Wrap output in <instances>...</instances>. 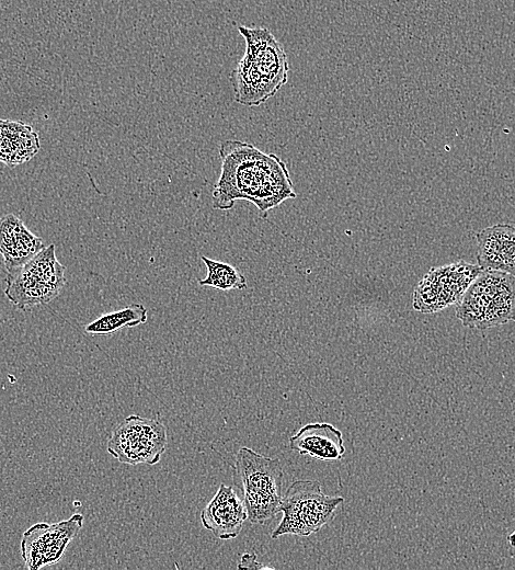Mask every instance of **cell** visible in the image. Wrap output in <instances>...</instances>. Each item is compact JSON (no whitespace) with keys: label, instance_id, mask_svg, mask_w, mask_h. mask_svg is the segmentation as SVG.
I'll return each mask as SVG.
<instances>
[{"label":"cell","instance_id":"4","mask_svg":"<svg viewBox=\"0 0 515 570\" xmlns=\"http://www.w3.org/2000/svg\"><path fill=\"white\" fill-rule=\"evenodd\" d=\"M456 317L479 330L515 321V274L482 270L456 304Z\"/></svg>","mask_w":515,"mask_h":570},{"label":"cell","instance_id":"17","mask_svg":"<svg viewBox=\"0 0 515 570\" xmlns=\"http://www.w3.org/2000/svg\"><path fill=\"white\" fill-rule=\"evenodd\" d=\"M238 569H268L271 567L261 565L256 560V555L252 554H243L241 556L240 562L237 566Z\"/></svg>","mask_w":515,"mask_h":570},{"label":"cell","instance_id":"14","mask_svg":"<svg viewBox=\"0 0 515 570\" xmlns=\"http://www.w3.org/2000/svg\"><path fill=\"white\" fill-rule=\"evenodd\" d=\"M38 149V135L30 125L0 119V161L11 167L21 164L32 159Z\"/></svg>","mask_w":515,"mask_h":570},{"label":"cell","instance_id":"8","mask_svg":"<svg viewBox=\"0 0 515 570\" xmlns=\"http://www.w3.org/2000/svg\"><path fill=\"white\" fill-rule=\"evenodd\" d=\"M481 271L464 260L430 269L413 290V309L435 314L456 305Z\"/></svg>","mask_w":515,"mask_h":570},{"label":"cell","instance_id":"1","mask_svg":"<svg viewBox=\"0 0 515 570\" xmlns=\"http://www.w3.org/2000/svg\"><path fill=\"white\" fill-rule=\"evenodd\" d=\"M219 153L221 172L213 190L214 208L229 209L237 200H247L265 216L296 197L286 164L276 155L238 140L221 142Z\"/></svg>","mask_w":515,"mask_h":570},{"label":"cell","instance_id":"9","mask_svg":"<svg viewBox=\"0 0 515 570\" xmlns=\"http://www.w3.org/2000/svg\"><path fill=\"white\" fill-rule=\"evenodd\" d=\"M84 517L75 513L57 523H36L22 535L21 556L28 570L57 563L82 528Z\"/></svg>","mask_w":515,"mask_h":570},{"label":"cell","instance_id":"3","mask_svg":"<svg viewBox=\"0 0 515 570\" xmlns=\"http://www.w3.org/2000/svg\"><path fill=\"white\" fill-rule=\"evenodd\" d=\"M233 469L252 524L263 525L281 512L284 472L277 458L242 446L236 454Z\"/></svg>","mask_w":515,"mask_h":570},{"label":"cell","instance_id":"2","mask_svg":"<svg viewBox=\"0 0 515 570\" xmlns=\"http://www.w3.org/2000/svg\"><path fill=\"white\" fill-rule=\"evenodd\" d=\"M245 52L230 75L234 101L258 106L288 80L289 64L282 43L266 27L238 26Z\"/></svg>","mask_w":515,"mask_h":570},{"label":"cell","instance_id":"5","mask_svg":"<svg viewBox=\"0 0 515 570\" xmlns=\"http://www.w3.org/2000/svg\"><path fill=\"white\" fill-rule=\"evenodd\" d=\"M342 497L325 494L318 480H295L282 498V520L272 532L273 539L283 535L310 536L334 518Z\"/></svg>","mask_w":515,"mask_h":570},{"label":"cell","instance_id":"7","mask_svg":"<svg viewBox=\"0 0 515 570\" xmlns=\"http://www.w3.org/2000/svg\"><path fill=\"white\" fill-rule=\"evenodd\" d=\"M167 442V428L159 419L131 414L114 429L107 452L122 464L156 465Z\"/></svg>","mask_w":515,"mask_h":570},{"label":"cell","instance_id":"15","mask_svg":"<svg viewBox=\"0 0 515 570\" xmlns=\"http://www.w3.org/2000/svg\"><path fill=\"white\" fill-rule=\"evenodd\" d=\"M147 308L141 304H130L122 309L102 315L84 327L91 335H107L124 328L144 324L147 321Z\"/></svg>","mask_w":515,"mask_h":570},{"label":"cell","instance_id":"12","mask_svg":"<svg viewBox=\"0 0 515 570\" xmlns=\"http://www.w3.org/2000/svg\"><path fill=\"white\" fill-rule=\"evenodd\" d=\"M289 446L302 456L324 461L339 460L345 453L342 432L327 422L304 425L289 438Z\"/></svg>","mask_w":515,"mask_h":570},{"label":"cell","instance_id":"13","mask_svg":"<svg viewBox=\"0 0 515 570\" xmlns=\"http://www.w3.org/2000/svg\"><path fill=\"white\" fill-rule=\"evenodd\" d=\"M44 248L41 238L33 235L13 214L0 218V254L7 272L13 271Z\"/></svg>","mask_w":515,"mask_h":570},{"label":"cell","instance_id":"10","mask_svg":"<svg viewBox=\"0 0 515 570\" xmlns=\"http://www.w3.org/2000/svg\"><path fill=\"white\" fill-rule=\"evenodd\" d=\"M248 520L243 501L231 486L220 483L213 499L201 512L203 526L220 539L236 538Z\"/></svg>","mask_w":515,"mask_h":570},{"label":"cell","instance_id":"16","mask_svg":"<svg viewBox=\"0 0 515 570\" xmlns=\"http://www.w3.org/2000/svg\"><path fill=\"white\" fill-rule=\"evenodd\" d=\"M201 259L207 267L206 277L198 281L201 286H210L225 292L247 287L244 275L233 265L204 255Z\"/></svg>","mask_w":515,"mask_h":570},{"label":"cell","instance_id":"18","mask_svg":"<svg viewBox=\"0 0 515 570\" xmlns=\"http://www.w3.org/2000/svg\"><path fill=\"white\" fill-rule=\"evenodd\" d=\"M511 546H515V531L507 537Z\"/></svg>","mask_w":515,"mask_h":570},{"label":"cell","instance_id":"11","mask_svg":"<svg viewBox=\"0 0 515 570\" xmlns=\"http://www.w3.org/2000/svg\"><path fill=\"white\" fill-rule=\"evenodd\" d=\"M477 261L482 270L515 274V227L495 224L477 236Z\"/></svg>","mask_w":515,"mask_h":570},{"label":"cell","instance_id":"6","mask_svg":"<svg viewBox=\"0 0 515 570\" xmlns=\"http://www.w3.org/2000/svg\"><path fill=\"white\" fill-rule=\"evenodd\" d=\"M4 294L18 309L26 311L56 298L66 284L65 266L55 246L43 248L22 266L8 272Z\"/></svg>","mask_w":515,"mask_h":570}]
</instances>
